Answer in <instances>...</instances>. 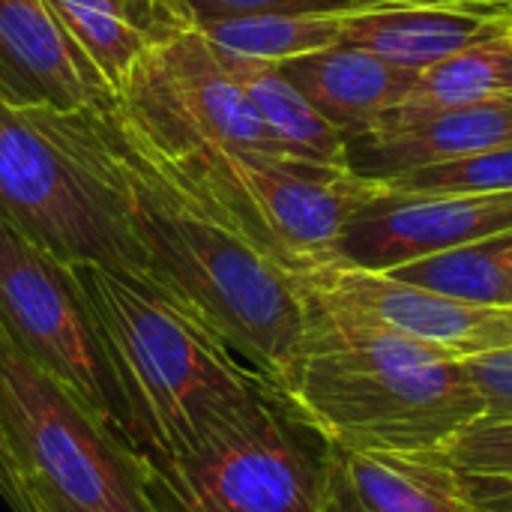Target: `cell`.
Segmentation results:
<instances>
[{"label":"cell","mask_w":512,"mask_h":512,"mask_svg":"<svg viewBox=\"0 0 512 512\" xmlns=\"http://www.w3.org/2000/svg\"><path fill=\"white\" fill-rule=\"evenodd\" d=\"M99 123L123 180L129 222L147 276L210 327L246 366L282 387L309 336L300 282L255 243L198 207L114 123Z\"/></svg>","instance_id":"1"},{"label":"cell","mask_w":512,"mask_h":512,"mask_svg":"<svg viewBox=\"0 0 512 512\" xmlns=\"http://www.w3.org/2000/svg\"><path fill=\"white\" fill-rule=\"evenodd\" d=\"M114 369L141 462L186 456L282 393L144 276L69 264Z\"/></svg>","instance_id":"2"},{"label":"cell","mask_w":512,"mask_h":512,"mask_svg":"<svg viewBox=\"0 0 512 512\" xmlns=\"http://www.w3.org/2000/svg\"><path fill=\"white\" fill-rule=\"evenodd\" d=\"M306 297L309 336L282 393L327 444L444 453L486 417L462 360L369 318Z\"/></svg>","instance_id":"3"},{"label":"cell","mask_w":512,"mask_h":512,"mask_svg":"<svg viewBox=\"0 0 512 512\" xmlns=\"http://www.w3.org/2000/svg\"><path fill=\"white\" fill-rule=\"evenodd\" d=\"M0 216L63 264L147 276L99 111L0 99Z\"/></svg>","instance_id":"4"},{"label":"cell","mask_w":512,"mask_h":512,"mask_svg":"<svg viewBox=\"0 0 512 512\" xmlns=\"http://www.w3.org/2000/svg\"><path fill=\"white\" fill-rule=\"evenodd\" d=\"M147 159L291 276L336 264L342 231L384 192L381 183L354 171L297 156L219 150L183 165Z\"/></svg>","instance_id":"5"},{"label":"cell","mask_w":512,"mask_h":512,"mask_svg":"<svg viewBox=\"0 0 512 512\" xmlns=\"http://www.w3.org/2000/svg\"><path fill=\"white\" fill-rule=\"evenodd\" d=\"M156 512H324L327 441L285 393L207 441L162 462H141Z\"/></svg>","instance_id":"6"},{"label":"cell","mask_w":512,"mask_h":512,"mask_svg":"<svg viewBox=\"0 0 512 512\" xmlns=\"http://www.w3.org/2000/svg\"><path fill=\"white\" fill-rule=\"evenodd\" d=\"M0 423L33 495L72 512H156L141 459L0 327Z\"/></svg>","instance_id":"7"},{"label":"cell","mask_w":512,"mask_h":512,"mask_svg":"<svg viewBox=\"0 0 512 512\" xmlns=\"http://www.w3.org/2000/svg\"><path fill=\"white\" fill-rule=\"evenodd\" d=\"M111 114L138 150L168 165L219 150L294 156L198 27L150 48L117 87Z\"/></svg>","instance_id":"8"},{"label":"cell","mask_w":512,"mask_h":512,"mask_svg":"<svg viewBox=\"0 0 512 512\" xmlns=\"http://www.w3.org/2000/svg\"><path fill=\"white\" fill-rule=\"evenodd\" d=\"M0 327L90 417L132 450L126 405L72 267L57 261L3 216Z\"/></svg>","instance_id":"9"},{"label":"cell","mask_w":512,"mask_h":512,"mask_svg":"<svg viewBox=\"0 0 512 512\" xmlns=\"http://www.w3.org/2000/svg\"><path fill=\"white\" fill-rule=\"evenodd\" d=\"M294 279L309 297L369 318L453 360L512 348V306L465 303L348 264H324Z\"/></svg>","instance_id":"10"},{"label":"cell","mask_w":512,"mask_h":512,"mask_svg":"<svg viewBox=\"0 0 512 512\" xmlns=\"http://www.w3.org/2000/svg\"><path fill=\"white\" fill-rule=\"evenodd\" d=\"M507 231H512V192L402 195L384 189L342 231L336 264L387 273Z\"/></svg>","instance_id":"11"},{"label":"cell","mask_w":512,"mask_h":512,"mask_svg":"<svg viewBox=\"0 0 512 512\" xmlns=\"http://www.w3.org/2000/svg\"><path fill=\"white\" fill-rule=\"evenodd\" d=\"M0 99L54 111H114L117 93L45 0H0Z\"/></svg>","instance_id":"12"},{"label":"cell","mask_w":512,"mask_h":512,"mask_svg":"<svg viewBox=\"0 0 512 512\" xmlns=\"http://www.w3.org/2000/svg\"><path fill=\"white\" fill-rule=\"evenodd\" d=\"M495 147H512V96L420 117L378 120L345 138L348 171L375 183Z\"/></svg>","instance_id":"13"},{"label":"cell","mask_w":512,"mask_h":512,"mask_svg":"<svg viewBox=\"0 0 512 512\" xmlns=\"http://www.w3.org/2000/svg\"><path fill=\"white\" fill-rule=\"evenodd\" d=\"M324 507L342 512H471L462 474L444 453L327 444Z\"/></svg>","instance_id":"14"},{"label":"cell","mask_w":512,"mask_h":512,"mask_svg":"<svg viewBox=\"0 0 512 512\" xmlns=\"http://www.w3.org/2000/svg\"><path fill=\"white\" fill-rule=\"evenodd\" d=\"M512 24V9H450V6H378L348 12L339 45L363 48L399 69L429 66L495 36Z\"/></svg>","instance_id":"15"},{"label":"cell","mask_w":512,"mask_h":512,"mask_svg":"<svg viewBox=\"0 0 512 512\" xmlns=\"http://www.w3.org/2000/svg\"><path fill=\"white\" fill-rule=\"evenodd\" d=\"M279 69L342 132V138L369 129L402 105L420 75L351 45L291 57L279 63Z\"/></svg>","instance_id":"16"},{"label":"cell","mask_w":512,"mask_h":512,"mask_svg":"<svg viewBox=\"0 0 512 512\" xmlns=\"http://www.w3.org/2000/svg\"><path fill=\"white\" fill-rule=\"evenodd\" d=\"M99 75L117 87L156 45L195 27L186 0H45Z\"/></svg>","instance_id":"17"},{"label":"cell","mask_w":512,"mask_h":512,"mask_svg":"<svg viewBox=\"0 0 512 512\" xmlns=\"http://www.w3.org/2000/svg\"><path fill=\"white\" fill-rule=\"evenodd\" d=\"M216 54L222 57V63L228 66L234 81L243 87L246 99L252 102L258 117L267 123V129L297 159L348 171V153H345L342 132L285 78L279 63L228 54L222 48H216Z\"/></svg>","instance_id":"18"},{"label":"cell","mask_w":512,"mask_h":512,"mask_svg":"<svg viewBox=\"0 0 512 512\" xmlns=\"http://www.w3.org/2000/svg\"><path fill=\"white\" fill-rule=\"evenodd\" d=\"M501 96H512V48L507 33L477 42L420 72L417 84L408 90L402 105L387 111L381 120L420 117V114L492 102Z\"/></svg>","instance_id":"19"},{"label":"cell","mask_w":512,"mask_h":512,"mask_svg":"<svg viewBox=\"0 0 512 512\" xmlns=\"http://www.w3.org/2000/svg\"><path fill=\"white\" fill-rule=\"evenodd\" d=\"M348 12H255L231 15L195 24L207 42L228 54L285 63L321 48H333L342 39Z\"/></svg>","instance_id":"20"},{"label":"cell","mask_w":512,"mask_h":512,"mask_svg":"<svg viewBox=\"0 0 512 512\" xmlns=\"http://www.w3.org/2000/svg\"><path fill=\"white\" fill-rule=\"evenodd\" d=\"M512 249V231L456 246L429 258L408 261L387 270L393 279L447 294L480 306H512V273L507 252Z\"/></svg>","instance_id":"21"},{"label":"cell","mask_w":512,"mask_h":512,"mask_svg":"<svg viewBox=\"0 0 512 512\" xmlns=\"http://www.w3.org/2000/svg\"><path fill=\"white\" fill-rule=\"evenodd\" d=\"M402 195H501L512 192V147L483 150L465 159L426 165L381 183Z\"/></svg>","instance_id":"22"},{"label":"cell","mask_w":512,"mask_h":512,"mask_svg":"<svg viewBox=\"0 0 512 512\" xmlns=\"http://www.w3.org/2000/svg\"><path fill=\"white\" fill-rule=\"evenodd\" d=\"M444 459L459 474L512 480V420L480 417L453 438Z\"/></svg>","instance_id":"23"},{"label":"cell","mask_w":512,"mask_h":512,"mask_svg":"<svg viewBox=\"0 0 512 512\" xmlns=\"http://www.w3.org/2000/svg\"><path fill=\"white\" fill-rule=\"evenodd\" d=\"M195 24L255 12H363L378 9L375 0H186Z\"/></svg>","instance_id":"24"},{"label":"cell","mask_w":512,"mask_h":512,"mask_svg":"<svg viewBox=\"0 0 512 512\" xmlns=\"http://www.w3.org/2000/svg\"><path fill=\"white\" fill-rule=\"evenodd\" d=\"M462 366L486 402V417L512 420V348L468 357Z\"/></svg>","instance_id":"25"},{"label":"cell","mask_w":512,"mask_h":512,"mask_svg":"<svg viewBox=\"0 0 512 512\" xmlns=\"http://www.w3.org/2000/svg\"><path fill=\"white\" fill-rule=\"evenodd\" d=\"M0 504L6 507V512H39L33 492L18 468V459L9 447L3 423H0Z\"/></svg>","instance_id":"26"},{"label":"cell","mask_w":512,"mask_h":512,"mask_svg":"<svg viewBox=\"0 0 512 512\" xmlns=\"http://www.w3.org/2000/svg\"><path fill=\"white\" fill-rule=\"evenodd\" d=\"M471 512H512V480L462 474Z\"/></svg>","instance_id":"27"},{"label":"cell","mask_w":512,"mask_h":512,"mask_svg":"<svg viewBox=\"0 0 512 512\" xmlns=\"http://www.w3.org/2000/svg\"><path fill=\"white\" fill-rule=\"evenodd\" d=\"M378 6H450V9H512V0H375Z\"/></svg>","instance_id":"28"},{"label":"cell","mask_w":512,"mask_h":512,"mask_svg":"<svg viewBox=\"0 0 512 512\" xmlns=\"http://www.w3.org/2000/svg\"><path fill=\"white\" fill-rule=\"evenodd\" d=\"M33 501H36V510L39 512H72L66 510V507H60V504H54V501H48V498H39V495H33Z\"/></svg>","instance_id":"29"},{"label":"cell","mask_w":512,"mask_h":512,"mask_svg":"<svg viewBox=\"0 0 512 512\" xmlns=\"http://www.w3.org/2000/svg\"><path fill=\"white\" fill-rule=\"evenodd\" d=\"M507 264H510V273H512V249L507 252Z\"/></svg>","instance_id":"30"},{"label":"cell","mask_w":512,"mask_h":512,"mask_svg":"<svg viewBox=\"0 0 512 512\" xmlns=\"http://www.w3.org/2000/svg\"><path fill=\"white\" fill-rule=\"evenodd\" d=\"M507 42H510V48H512V24H510V30H507Z\"/></svg>","instance_id":"31"},{"label":"cell","mask_w":512,"mask_h":512,"mask_svg":"<svg viewBox=\"0 0 512 512\" xmlns=\"http://www.w3.org/2000/svg\"><path fill=\"white\" fill-rule=\"evenodd\" d=\"M324 512H342V510H333V507H324Z\"/></svg>","instance_id":"32"}]
</instances>
